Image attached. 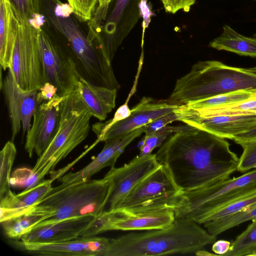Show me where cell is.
<instances>
[{
    "mask_svg": "<svg viewBox=\"0 0 256 256\" xmlns=\"http://www.w3.org/2000/svg\"><path fill=\"white\" fill-rule=\"evenodd\" d=\"M155 154L182 191L230 178L239 162L226 138L192 126L172 134Z\"/></svg>",
    "mask_w": 256,
    "mask_h": 256,
    "instance_id": "obj_1",
    "label": "cell"
},
{
    "mask_svg": "<svg viewBox=\"0 0 256 256\" xmlns=\"http://www.w3.org/2000/svg\"><path fill=\"white\" fill-rule=\"evenodd\" d=\"M216 236L187 218H176L163 228L131 232L110 239L103 256H158L195 254Z\"/></svg>",
    "mask_w": 256,
    "mask_h": 256,
    "instance_id": "obj_2",
    "label": "cell"
},
{
    "mask_svg": "<svg viewBox=\"0 0 256 256\" xmlns=\"http://www.w3.org/2000/svg\"><path fill=\"white\" fill-rule=\"evenodd\" d=\"M256 88V66L243 68L218 60L196 63L177 80L168 100L178 106L240 90Z\"/></svg>",
    "mask_w": 256,
    "mask_h": 256,
    "instance_id": "obj_3",
    "label": "cell"
},
{
    "mask_svg": "<svg viewBox=\"0 0 256 256\" xmlns=\"http://www.w3.org/2000/svg\"><path fill=\"white\" fill-rule=\"evenodd\" d=\"M112 186L111 180L106 175L100 180H90L64 187L56 186L26 212L43 216L42 220L33 229L70 218L95 216L104 210Z\"/></svg>",
    "mask_w": 256,
    "mask_h": 256,
    "instance_id": "obj_4",
    "label": "cell"
},
{
    "mask_svg": "<svg viewBox=\"0 0 256 256\" xmlns=\"http://www.w3.org/2000/svg\"><path fill=\"white\" fill-rule=\"evenodd\" d=\"M92 116L76 90L64 96L60 104V118L56 133L32 169L39 182L86 139L90 130Z\"/></svg>",
    "mask_w": 256,
    "mask_h": 256,
    "instance_id": "obj_5",
    "label": "cell"
},
{
    "mask_svg": "<svg viewBox=\"0 0 256 256\" xmlns=\"http://www.w3.org/2000/svg\"><path fill=\"white\" fill-rule=\"evenodd\" d=\"M256 190V168L242 175L190 190L182 191L176 218H187L198 223L210 212Z\"/></svg>",
    "mask_w": 256,
    "mask_h": 256,
    "instance_id": "obj_6",
    "label": "cell"
},
{
    "mask_svg": "<svg viewBox=\"0 0 256 256\" xmlns=\"http://www.w3.org/2000/svg\"><path fill=\"white\" fill-rule=\"evenodd\" d=\"M18 18V29L8 70L20 88L38 90L44 84L38 28L26 20Z\"/></svg>",
    "mask_w": 256,
    "mask_h": 256,
    "instance_id": "obj_7",
    "label": "cell"
},
{
    "mask_svg": "<svg viewBox=\"0 0 256 256\" xmlns=\"http://www.w3.org/2000/svg\"><path fill=\"white\" fill-rule=\"evenodd\" d=\"M182 192L168 169L160 164L140 182L118 208L174 210Z\"/></svg>",
    "mask_w": 256,
    "mask_h": 256,
    "instance_id": "obj_8",
    "label": "cell"
},
{
    "mask_svg": "<svg viewBox=\"0 0 256 256\" xmlns=\"http://www.w3.org/2000/svg\"><path fill=\"white\" fill-rule=\"evenodd\" d=\"M38 37L44 83L54 85L60 96L72 93L77 89L82 76L76 62L41 28L38 30Z\"/></svg>",
    "mask_w": 256,
    "mask_h": 256,
    "instance_id": "obj_9",
    "label": "cell"
},
{
    "mask_svg": "<svg viewBox=\"0 0 256 256\" xmlns=\"http://www.w3.org/2000/svg\"><path fill=\"white\" fill-rule=\"evenodd\" d=\"M39 2L44 18L66 38L78 59L84 61L90 58L95 54L96 48L70 16L74 11L70 4L60 0Z\"/></svg>",
    "mask_w": 256,
    "mask_h": 256,
    "instance_id": "obj_10",
    "label": "cell"
},
{
    "mask_svg": "<svg viewBox=\"0 0 256 256\" xmlns=\"http://www.w3.org/2000/svg\"><path fill=\"white\" fill-rule=\"evenodd\" d=\"M160 166L156 154H150L142 156L138 155L122 166L110 168L106 174L112 184L106 204L107 210L118 208L140 182Z\"/></svg>",
    "mask_w": 256,
    "mask_h": 256,
    "instance_id": "obj_11",
    "label": "cell"
},
{
    "mask_svg": "<svg viewBox=\"0 0 256 256\" xmlns=\"http://www.w3.org/2000/svg\"><path fill=\"white\" fill-rule=\"evenodd\" d=\"M64 98L57 94L38 106L33 115L32 124L27 132L24 145L30 158L34 152L40 156L54 138L58 127L60 104Z\"/></svg>",
    "mask_w": 256,
    "mask_h": 256,
    "instance_id": "obj_12",
    "label": "cell"
},
{
    "mask_svg": "<svg viewBox=\"0 0 256 256\" xmlns=\"http://www.w3.org/2000/svg\"><path fill=\"white\" fill-rule=\"evenodd\" d=\"M11 124L13 142L22 127V134L31 127V120L38 106V90H24L16 82L10 70L1 84Z\"/></svg>",
    "mask_w": 256,
    "mask_h": 256,
    "instance_id": "obj_13",
    "label": "cell"
},
{
    "mask_svg": "<svg viewBox=\"0 0 256 256\" xmlns=\"http://www.w3.org/2000/svg\"><path fill=\"white\" fill-rule=\"evenodd\" d=\"M174 112L178 121L226 139L233 140L256 124V115L200 117L192 113L184 105L180 106Z\"/></svg>",
    "mask_w": 256,
    "mask_h": 256,
    "instance_id": "obj_14",
    "label": "cell"
},
{
    "mask_svg": "<svg viewBox=\"0 0 256 256\" xmlns=\"http://www.w3.org/2000/svg\"><path fill=\"white\" fill-rule=\"evenodd\" d=\"M110 239L104 237H78L58 242H38L20 240V248L28 253L42 256H103Z\"/></svg>",
    "mask_w": 256,
    "mask_h": 256,
    "instance_id": "obj_15",
    "label": "cell"
},
{
    "mask_svg": "<svg viewBox=\"0 0 256 256\" xmlns=\"http://www.w3.org/2000/svg\"><path fill=\"white\" fill-rule=\"evenodd\" d=\"M114 214L108 231H143L163 228L176 219L170 208L139 209L118 208L110 210Z\"/></svg>",
    "mask_w": 256,
    "mask_h": 256,
    "instance_id": "obj_16",
    "label": "cell"
},
{
    "mask_svg": "<svg viewBox=\"0 0 256 256\" xmlns=\"http://www.w3.org/2000/svg\"><path fill=\"white\" fill-rule=\"evenodd\" d=\"M144 127L142 126L128 134L105 140L102 151L90 162L76 172H69L60 177L58 182L60 184L58 186L64 187L88 180L102 169L114 166L126 147L144 132Z\"/></svg>",
    "mask_w": 256,
    "mask_h": 256,
    "instance_id": "obj_17",
    "label": "cell"
},
{
    "mask_svg": "<svg viewBox=\"0 0 256 256\" xmlns=\"http://www.w3.org/2000/svg\"><path fill=\"white\" fill-rule=\"evenodd\" d=\"M180 106L170 103L168 100H156L144 97L131 109L130 115L108 127L98 138L105 141L128 134L144 126L156 118L174 112Z\"/></svg>",
    "mask_w": 256,
    "mask_h": 256,
    "instance_id": "obj_18",
    "label": "cell"
},
{
    "mask_svg": "<svg viewBox=\"0 0 256 256\" xmlns=\"http://www.w3.org/2000/svg\"><path fill=\"white\" fill-rule=\"evenodd\" d=\"M140 0H116L114 8L106 20L105 37L102 41V48L112 62L118 48L140 16Z\"/></svg>",
    "mask_w": 256,
    "mask_h": 256,
    "instance_id": "obj_19",
    "label": "cell"
},
{
    "mask_svg": "<svg viewBox=\"0 0 256 256\" xmlns=\"http://www.w3.org/2000/svg\"><path fill=\"white\" fill-rule=\"evenodd\" d=\"M94 216H85L66 219L56 224L36 228L20 238L22 241L58 242L74 240L90 224Z\"/></svg>",
    "mask_w": 256,
    "mask_h": 256,
    "instance_id": "obj_20",
    "label": "cell"
},
{
    "mask_svg": "<svg viewBox=\"0 0 256 256\" xmlns=\"http://www.w3.org/2000/svg\"><path fill=\"white\" fill-rule=\"evenodd\" d=\"M52 179L15 194L10 190L0 198V222L20 216L46 196L52 190Z\"/></svg>",
    "mask_w": 256,
    "mask_h": 256,
    "instance_id": "obj_21",
    "label": "cell"
},
{
    "mask_svg": "<svg viewBox=\"0 0 256 256\" xmlns=\"http://www.w3.org/2000/svg\"><path fill=\"white\" fill-rule=\"evenodd\" d=\"M76 90L92 116L100 121L115 107L116 90L94 84L81 76Z\"/></svg>",
    "mask_w": 256,
    "mask_h": 256,
    "instance_id": "obj_22",
    "label": "cell"
},
{
    "mask_svg": "<svg viewBox=\"0 0 256 256\" xmlns=\"http://www.w3.org/2000/svg\"><path fill=\"white\" fill-rule=\"evenodd\" d=\"M18 25L10 0H0V64L4 70L10 66Z\"/></svg>",
    "mask_w": 256,
    "mask_h": 256,
    "instance_id": "obj_23",
    "label": "cell"
},
{
    "mask_svg": "<svg viewBox=\"0 0 256 256\" xmlns=\"http://www.w3.org/2000/svg\"><path fill=\"white\" fill-rule=\"evenodd\" d=\"M208 46L218 50H225L237 54L256 58V34L246 36L230 26L224 24L222 32L210 42Z\"/></svg>",
    "mask_w": 256,
    "mask_h": 256,
    "instance_id": "obj_24",
    "label": "cell"
},
{
    "mask_svg": "<svg viewBox=\"0 0 256 256\" xmlns=\"http://www.w3.org/2000/svg\"><path fill=\"white\" fill-rule=\"evenodd\" d=\"M256 220V204L235 214L202 225L212 235H218L248 221Z\"/></svg>",
    "mask_w": 256,
    "mask_h": 256,
    "instance_id": "obj_25",
    "label": "cell"
},
{
    "mask_svg": "<svg viewBox=\"0 0 256 256\" xmlns=\"http://www.w3.org/2000/svg\"><path fill=\"white\" fill-rule=\"evenodd\" d=\"M254 97H256V88L244 89L191 102L185 105L192 109L200 110L236 103Z\"/></svg>",
    "mask_w": 256,
    "mask_h": 256,
    "instance_id": "obj_26",
    "label": "cell"
},
{
    "mask_svg": "<svg viewBox=\"0 0 256 256\" xmlns=\"http://www.w3.org/2000/svg\"><path fill=\"white\" fill-rule=\"evenodd\" d=\"M42 220L43 216L42 215L26 212L0 223L6 234L8 238L20 239L30 232Z\"/></svg>",
    "mask_w": 256,
    "mask_h": 256,
    "instance_id": "obj_27",
    "label": "cell"
},
{
    "mask_svg": "<svg viewBox=\"0 0 256 256\" xmlns=\"http://www.w3.org/2000/svg\"><path fill=\"white\" fill-rule=\"evenodd\" d=\"M256 204V190L240 196L227 204L210 212L202 217L198 224H204L220 220L238 213Z\"/></svg>",
    "mask_w": 256,
    "mask_h": 256,
    "instance_id": "obj_28",
    "label": "cell"
},
{
    "mask_svg": "<svg viewBox=\"0 0 256 256\" xmlns=\"http://www.w3.org/2000/svg\"><path fill=\"white\" fill-rule=\"evenodd\" d=\"M185 106L192 113L200 117L244 115L248 110L256 108V97L236 103L200 110H194L186 105Z\"/></svg>",
    "mask_w": 256,
    "mask_h": 256,
    "instance_id": "obj_29",
    "label": "cell"
},
{
    "mask_svg": "<svg viewBox=\"0 0 256 256\" xmlns=\"http://www.w3.org/2000/svg\"><path fill=\"white\" fill-rule=\"evenodd\" d=\"M256 256V220L252 221L246 229L231 244L223 256Z\"/></svg>",
    "mask_w": 256,
    "mask_h": 256,
    "instance_id": "obj_30",
    "label": "cell"
},
{
    "mask_svg": "<svg viewBox=\"0 0 256 256\" xmlns=\"http://www.w3.org/2000/svg\"><path fill=\"white\" fill-rule=\"evenodd\" d=\"M16 154L13 142H7L0 152V198L10 190V178Z\"/></svg>",
    "mask_w": 256,
    "mask_h": 256,
    "instance_id": "obj_31",
    "label": "cell"
},
{
    "mask_svg": "<svg viewBox=\"0 0 256 256\" xmlns=\"http://www.w3.org/2000/svg\"><path fill=\"white\" fill-rule=\"evenodd\" d=\"M186 124L181 126H169L160 129L149 134L145 135L139 148L140 156L152 154V150L160 146L173 134L190 128Z\"/></svg>",
    "mask_w": 256,
    "mask_h": 256,
    "instance_id": "obj_32",
    "label": "cell"
},
{
    "mask_svg": "<svg viewBox=\"0 0 256 256\" xmlns=\"http://www.w3.org/2000/svg\"><path fill=\"white\" fill-rule=\"evenodd\" d=\"M13 9L19 18L28 20L38 28L43 24L39 0H10Z\"/></svg>",
    "mask_w": 256,
    "mask_h": 256,
    "instance_id": "obj_33",
    "label": "cell"
},
{
    "mask_svg": "<svg viewBox=\"0 0 256 256\" xmlns=\"http://www.w3.org/2000/svg\"><path fill=\"white\" fill-rule=\"evenodd\" d=\"M242 148L237 171L244 173L256 168V140L240 142Z\"/></svg>",
    "mask_w": 256,
    "mask_h": 256,
    "instance_id": "obj_34",
    "label": "cell"
},
{
    "mask_svg": "<svg viewBox=\"0 0 256 256\" xmlns=\"http://www.w3.org/2000/svg\"><path fill=\"white\" fill-rule=\"evenodd\" d=\"M74 14L82 22L90 20L98 0H66Z\"/></svg>",
    "mask_w": 256,
    "mask_h": 256,
    "instance_id": "obj_35",
    "label": "cell"
},
{
    "mask_svg": "<svg viewBox=\"0 0 256 256\" xmlns=\"http://www.w3.org/2000/svg\"><path fill=\"white\" fill-rule=\"evenodd\" d=\"M40 183L38 178L32 172V169L26 168L16 170L10 178V184L15 186L31 188Z\"/></svg>",
    "mask_w": 256,
    "mask_h": 256,
    "instance_id": "obj_36",
    "label": "cell"
},
{
    "mask_svg": "<svg viewBox=\"0 0 256 256\" xmlns=\"http://www.w3.org/2000/svg\"><path fill=\"white\" fill-rule=\"evenodd\" d=\"M111 0H98V6L90 23L88 38L94 40L98 35L100 25L106 16L108 8Z\"/></svg>",
    "mask_w": 256,
    "mask_h": 256,
    "instance_id": "obj_37",
    "label": "cell"
},
{
    "mask_svg": "<svg viewBox=\"0 0 256 256\" xmlns=\"http://www.w3.org/2000/svg\"><path fill=\"white\" fill-rule=\"evenodd\" d=\"M176 120H178V118L174 111V112L156 118L144 126V132L145 133V135L149 134L165 127L168 126V124Z\"/></svg>",
    "mask_w": 256,
    "mask_h": 256,
    "instance_id": "obj_38",
    "label": "cell"
},
{
    "mask_svg": "<svg viewBox=\"0 0 256 256\" xmlns=\"http://www.w3.org/2000/svg\"><path fill=\"white\" fill-rule=\"evenodd\" d=\"M165 10L170 13L175 14L182 10L188 12L195 2L194 0H161Z\"/></svg>",
    "mask_w": 256,
    "mask_h": 256,
    "instance_id": "obj_39",
    "label": "cell"
},
{
    "mask_svg": "<svg viewBox=\"0 0 256 256\" xmlns=\"http://www.w3.org/2000/svg\"><path fill=\"white\" fill-rule=\"evenodd\" d=\"M58 94L56 88L50 82H44L38 91L36 100L38 105L44 102L52 100Z\"/></svg>",
    "mask_w": 256,
    "mask_h": 256,
    "instance_id": "obj_40",
    "label": "cell"
},
{
    "mask_svg": "<svg viewBox=\"0 0 256 256\" xmlns=\"http://www.w3.org/2000/svg\"><path fill=\"white\" fill-rule=\"evenodd\" d=\"M139 9L140 14L143 18L142 22V44L144 41V33L146 28L148 26L151 19L152 15L153 14L149 6L147 4V0H140L139 4Z\"/></svg>",
    "mask_w": 256,
    "mask_h": 256,
    "instance_id": "obj_41",
    "label": "cell"
},
{
    "mask_svg": "<svg viewBox=\"0 0 256 256\" xmlns=\"http://www.w3.org/2000/svg\"><path fill=\"white\" fill-rule=\"evenodd\" d=\"M230 245L231 243L228 240H216L212 244V250L215 254L223 256L228 251Z\"/></svg>",
    "mask_w": 256,
    "mask_h": 256,
    "instance_id": "obj_42",
    "label": "cell"
},
{
    "mask_svg": "<svg viewBox=\"0 0 256 256\" xmlns=\"http://www.w3.org/2000/svg\"><path fill=\"white\" fill-rule=\"evenodd\" d=\"M233 140L236 143L256 140V124L248 130L235 136Z\"/></svg>",
    "mask_w": 256,
    "mask_h": 256,
    "instance_id": "obj_43",
    "label": "cell"
},
{
    "mask_svg": "<svg viewBox=\"0 0 256 256\" xmlns=\"http://www.w3.org/2000/svg\"><path fill=\"white\" fill-rule=\"evenodd\" d=\"M246 114L256 115V108L248 110Z\"/></svg>",
    "mask_w": 256,
    "mask_h": 256,
    "instance_id": "obj_44",
    "label": "cell"
},
{
    "mask_svg": "<svg viewBox=\"0 0 256 256\" xmlns=\"http://www.w3.org/2000/svg\"></svg>",
    "mask_w": 256,
    "mask_h": 256,
    "instance_id": "obj_45",
    "label": "cell"
}]
</instances>
